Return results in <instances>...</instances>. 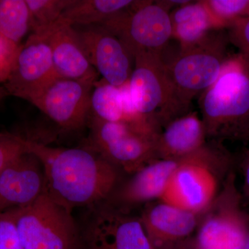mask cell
Wrapping results in <instances>:
<instances>
[{"mask_svg": "<svg viewBox=\"0 0 249 249\" xmlns=\"http://www.w3.org/2000/svg\"><path fill=\"white\" fill-rule=\"evenodd\" d=\"M43 165L46 195L73 211L108 200L126 176L89 147H54L27 140Z\"/></svg>", "mask_w": 249, "mask_h": 249, "instance_id": "1", "label": "cell"}, {"mask_svg": "<svg viewBox=\"0 0 249 249\" xmlns=\"http://www.w3.org/2000/svg\"><path fill=\"white\" fill-rule=\"evenodd\" d=\"M201 120L208 140H249V58L230 55L219 78L200 96Z\"/></svg>", "mask_w": 249, "mask_h": 249, "instance_id": "2", "label": "cell"}, {"mask_svg": "<svg viewBox=\"0 0 249 249\" xmlns=\"http://www.w3.org/2000/svg\"><path fill=\"white\" fill-rule=\"evenodd\" d=\"M236 169V157L224 142L208 140L181 159L160 200L201 214L213 202Z\"/></svg>", "mask_w": 249, "mask_h": 249, "instance_id": "3", "label": "cell"}, {"mask_svg": "<svg viewBox=\"0 0 249 249\" xmlns=\"http://www.w3.org/2000/svg\"><path fill=\"white\" fill-rule=\"evenodd\" d=\"M227 30L212 31L204 40L165 62L181 115L190 110L192 101L215 83L230 56Z\"/></svg>", "mask_w": 249, "mask_h": 249, "instance_id": "4", "label": "cell"}, {"mask_svg": "<svg viewBox=\"0 0 249 249\" xmlns=\"http://www.w3.org/2000/svg\"><path fill=\"white\" fill-rule=\"evenodd\" d=\"M237 182L236 169L201 214L193 235L196 249H244L249 237V213Z\"/></svg>", "mask_w": 249, "mask_h": 249, "instance_id": "5", "label": "cell"}, {"mask_svg": "<svg viewBox=\"0 0 249 249\" xmlns=\"http://www.w3.org/2000/svg\"><path fill=\"white\" fill-rule=\"evenodd\" d=\"M129 83L137 110L159 130L182 116L162 54H136Z\"/></svg>", "mask_w": 249, "mask_h": 249, "instance_id": "6", "label": "cell"}, {"mask_svg": "<svg viewBox=\"0 0 249 249\" xmlns=\"http://www.w3.org/2000/svg\"><path fill=\"white\" fill-rule=\"evenodd\" d=\"M24 249H76L78 232L72 211L47 195L11 212Z\"/></svg>", "mask_w": 249, "mask_h": 249, "instance_id": "7", "label": "cell"}, {"mask_svg": "<svg viewBox=\"0 0 249 249\" xmlns=\"http://www.w3.org/2000/svg\"><path fill=\"white\" fill-rule=\"evenodd\" d=\"M157 136L142 133L123 123L107 122L93 117L88 147L129 175L157 160Z\"/></svg>", "mask_w": 249, "mask_h": 249, "instance_id": "8", "label": "cell"}, {"mask_svg": "<svg viewBox=\"0 0 249 249\" xmlns=\"http://www.w3.org/2000/svg\"><path fill=\"white\" fill-rule=\"evenodd\" d=\"M153 2L140 1L133 9L101 25L124 43L133 58L141 52L162 54L173 37L170 13Z\"/></svg>", "mask_w": 249, "mask_h": 249, "instance_id": "9", "label": "cell"}, {"mask_svg": "<svg viewBox=\"0 0 249 249\" xmlns=\"http://www.w3.org/2000/svg\"><path fill=\"white\" fill-rule=\"evenodd\" d=\"M57 78L47 33H32L19 46L4 87L9 95L32 103Z\"/></svg>", "mask_w": 249, "mask_h": 249, "instance_id": "10", "label": "cell"}, {"mask_svg": "<svg viewBox=\"0 0 249 249\" xmlns=\"http://www.w3.org/2000/svg\"><path fill=\"white\" fill-rule=\"evenodd\" d=\"M94 206L85 232L88 249H153L139 214L107 201Z\"/></svg>", "mask_w": 249, "mask_h": 249, "instance_id": "11", "label": "cell"}, {"mask_svg": "<svg viewBox=\"0 0 249 249\" xmlns=\"http://www.w3.org/2000/svg\"><path fill=\"white\" fill-rule=\"evenodd\" d=\"M96 80L57 78L32 104L62 128H81L88 119L90 98Z\"/></svg>", "mask_w": 249, "mask_h": 249, "instance_id": "12", "label": "cell"}, {"mask_svg": "<svg viewBox=\"0 0 249 249\" xmlns=\"http://www.w3.org/2000/svg\"><path fill=\"white\" fill-rule=\"evenodd\" d=\"M76 33L87 58L103 80L119 88L129 79L134 58L115 35L101 25Z\"/></svg>", "mask_w": 249, "mask_h": 249, "instance_id": "13", "label": "cell"}, {"mask_svg": "<svg viewBox=\"0 0 249 249\" xmlns=\"http://www.w3.org/2000/svg\"><path fill=\"white\" fill-rule=\"evenodd\" d=\"M45 194L43 165L30 152L19 156L0 173V213L27 207Z\"/></svg>", "mask_w": 249, "mask_h": 249, "instance_id": "14", "label": "cell"}, {"mask_svg": "<svg viewBox=\"0 0 249 249\" xmlns=\"http://www.w3.org/2000/svg\"><path fill=\"white\" fill-rule=\"evenodd\" d=\"M179 160H155L124 177L110 197V204L133 211L135 208L160 200Z\"/></svg>", "mask_w": 249, "mask_h": 249, "instance_id": "15", "label": "cell"}, {"mask_svg": "<svg viewBox=\"0 0 249 249\" xmlns=\"http://www.w3.org/2000/svg\"><path fill=\"white\" fill-rule=\"evenodd\" d=\"M139 216L153 249H164L193 237L201 214L157 200L142 206Z\"/></svg>", "mask_w": 249, "mask_h": 249, "instance_id": "16", "label": "cell"}, {"mask_svg": "<svg viewBox=\"0 0 249 249\" xmlns=\"http://www.w3.org/2000/svg\"><path fill=\"white\" fill-rule=\"evenodd\" d=\"M45 32L58 78L98 80L99 75L87 58L74 27L60 19Z\"/></svg>", "mask_w": 249, "mask_h": 249, "instance_id": "17", "label": "cell"}, {"mask_svg": "<svg viewBox=\"0 0 249 249\" xmlns=\"http://www.w3.org/2000/svg\"><path fill=\"white\" fill-rule=\"evenodd\" d=\"M206 130L197 111H190L165 124L156 139L157 160H179L207 142Z\"/></svg>", "mask_w": 249, "mask_h": 249, "instance_id": "18", "label": "cell"}, {"mask_svg": "<svg viewBox=\"0 0 249 249\" xmlns=\"http://www.w3.org/2000/svg\"><path fill=\"white\" fill-rule=\"evenodd\" d=\"M170 16L173 37L178 41L181 49L197 45L216 30L202 1H190L178 6Z\"/></svg>", "mask_w": 249, "mask_h": 249, "instance_id": "19", "label": "cell"}, {"mask_svg": "<svg viewBox=\"0 0 249 249\" xmlns=\"http://www.w3.org/2000/svg\"><path fill=\"white\" fill-rule=\"evenodd\" d=\"M134 0H75L60 19L76 25H103L139 4Z\"/></svg>", "mask_w": 249, "mask_h": 249, "instance_id": "20", "label": "cell"}, {"mask_svg": "<svg viewBox=\"0 0 249 249\" xmlns=\"http://www.w3.org/2000/svg\"><path fill=\"white\" fill-rule=\"evenodd\" d=\"M90 112L99 120L124 124V103L119 87L113 86L103 79L96 80L90 98Z\"/></svg>", "mask_w": 249, "mask_h": 249, "instance_id": "21", "label": "cell"}, {"mask_svg": "<svg viewBox=\"0 0 249 249\" xmlns=\"http://www.w3.org/2000/svg\"><path fill=\"white\" fill-rule=\"evenodd\" d=\"M31 30L26 0H0V34L16 45Z\"/></svg>", "mask_w": 249, "mask_h": 249, "instance_id": "22", "label": "cell"}, {"mask_svg": "<svg viewBox=\"0 0 249 249\" xmlns=\"http://www.w3.org/2000/svg\"><path fill=\"white\" fill-rule=\"evenodd\" d=\"M75 0H26L33 33H44L60 20Z\"/></svg>", "mask_w": 249, "mask_h": 249, "instance_id": "23", "label": "cell"}, {"mask_svg": "<svg viewBox=\"0 0 249 249\" xmlns=\"http://www.w3.org/2000/svg\"><path fill=\"white\" fill-rule=\"evenodd\" d=\"M216 30H227L248 16L249 0H203Z\"/></svg>", "mask_w": 249, "mask_h": 249, "instance_id": "24", "label": "cell"}, {"mask_svg": "<svg viewBox=\"0 0 249 249\" xmlns=\"http://www.w3.org/2000/svg\"><path fill=\"white\" fill-rule=\"evenodd\" d=\"M27 139L11 133H0V173L19 156L29 151Z\"/></svg>", "mask_w": 249, "mask_h": 249, "instance_id": "25", "label": "cell"}, {"mask_svg": "<svg viewBox=\"0 0 249 249\" xmlns=\"http://www.w3.org/2000/svg\"><path fill=\"white\" fill-rule=\"evenodd\" d=\"M0 249H24L11 213H0Z\"/></svg>", "mask_w": 249, "mask_h": 249, "instance_id": "26", "label": "cell"}, {"mask_svg": "<svg viewBox=\"0 0 249 249\" xmlns=\"http://www.w3.org/2000/svg\"><path fill=\"white\" fill-rule=\"evenodd\" d=\"M19 46L0 34V83L5 84L9 79Z\"/></svg>", "mask_w": 249, "mask_h": 249, "instance_id": "27", "label": "cell"}, {"mask_svg": "<svg viewBox=\"0 0 249 249\" xmlns=\"http://www.w3.org/2000/svg\"><path fill=\"white\" fill-rule=\"evenodd\" d=\"M227 32L230 43L249 58V17L237 19Z\"/></svg>", "mask_w": 249, "mask_h": 249, "instance_id": "28", "label": "cell"}, {"mask_svg": "<svg viewBox=\"0 0 249 249\" xmlns=\"http://www.w3.org/2000/svg\"><path fill=\"white\" fill-rule=\"evenodd\" d=\"M236 170L242 176V186L240 190L244 200L249 203V148L245 149L239 157H236Z\"/></svg>", "mask_w": 249, "mask_h": 249, "instance_id": "29", "label": "cell"}, {"mask_svg": "<svg viewBox=\"0 0 249 249\" xmlns=\"http://www.w3.org/2000/svg\"><path fill=\"white\" fill-rule=\"evenodd\" d=\"M164 249H196L193 236Z\"/></svg>", "mask_w": 249, "mask_h": 249, "instance_id": "30", "label": "cell"}, {"mask_svg": "<svg viewBox=\"0 0 249 249\" xmlns=\"http://www.w3.org/2000/svg\"><path fill=\"white\" fill-rule=\"evenodd\" d=\"M9 93H8V91L5 89L4 87H0V100H1V98L9 96Z\"/></svg>", "mask_w": 249, "mask_h": 249, "instance_id": "31", "label": "cell"}, {"mask_svg": "<svg viewBox=\"0 0 249 249\" xmlns=\"http://www.w3.org/2000/svg\"><path fill=\"white\" fill-rule=\"evenodd\" d=\"M244 249H249V237L248 240H247V243H246L245 247Z\"/></svg>", "mask_w": 249, "mask_h": 249, "instance_id": "32", "label": "cell"}, {"mask_svg": "<svg viewBox=\"0 0 249 249\" xmlns=\"http://www.w3.org/2000/svg\"><path fill=\"white\" fill-rule=\"evenodd\" d=\"M247 17H249V11H248V16H247Z\"/></svg>", "mask_w": 249, "mask_h": 249, "instance_id": "33", "label": "cell"}]
</instances>
